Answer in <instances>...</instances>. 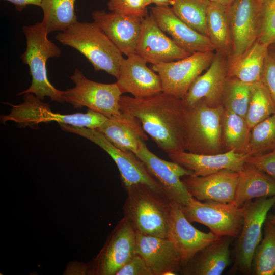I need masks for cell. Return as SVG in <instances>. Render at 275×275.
<instances>
[{
  "instance_id": "10",
  "label": "cell",
  "mask_w": 275,
  "mask_h": 275,
  "mask_svg": "<svg viewBox=\"0 0 275 275\" xmlns=\"http://www.w3.org/2000/svg\"><path fill=\"white\" fill-rule=\"evenodd\" d=\"M181 208L189 222L205 225L218 237L234 238L238 237L241 231L245 205L238 207L233 203L204 202L191 197Z\"/></svg>"
},
{
  "instance_id": "7",
  "label": "cell",
  "mask_w": 275,
  "mask_h": 275,
  "mask_svg": "<svg viewBox=\"0 0 275 275\" xmlns=\"http://www.w3.org/2000/svg\"><path fill=\"white\" fill-rule=\"evenodd\" d=\"M59 125L63 130L81 136L107 152L118 168L125 189L135 185L144 184L166 195L162 187L145 164L133 152L116 147L96 129Z\"/></svg>"
},
{
  "instance_id": "39",
  "label": "cell",
  "mask_w": 275,
  "mask_h": 275,
  "mask_svg": "<svg viewBox=\"0 0 275 275\" xmlns=\"http://www.w3.org/2000/svg\"><path fill=\"white\" fill-rule=\"evenodd\" d=\"M246 163L275 179V149L264 154L250 156L246 159Z\"/></svg>"
},
{
  "instance_id": "16",
  "label": "cell",
  "mask_w": 275,
  "mask_h": 275,
  "mask_svg": "<svg viewBox=\"0 0 275 275\" xmlns=\"http://www.w3.org/2000/svg\"><path fill=\"white\" fill-rule=\"evenodd\" d=\"M136 233L130 222L123 217L98 258V274L116 275L136 254Z\"/></svg>"
},
{
  "instance_id": "6",
  "label": "cell",
  "mask_w": 275,
  "mask_h": 275,
  "mask_svg": "<svg viewBox=\"0 0 275 275\" xmlns=\"http://www.w3.org/2000/svg\"><path fill=\"white\" fill-rule=\"evenodd\" d=\"M12 106L9 114L1 116L3 123L9 121L21 126H33L44 122L54 121L74 126L97 129L107 119L104 116L89 109L86 113L61 114L53 112L47 103H43L32 93L24 94L23 102Z\"/></svg>"
},
{
  "instance_id": "44",
  "label": "cell",
  "mask_w": 275,
  "mask_h": 275,
  "mask_svg": "<svg viewBox=\"0 0 275 275\" xmlns=\"http://www.w3.org/2000/svg\"><path fill=\"white\" fill-rule=\"evenodd\" d=\"M267 218L270 222L275 225V214H268Z\"/></svg>"
},
{
  "instance_id": "21",
  "label": "cell",
  "mask_w": 275,
  "mask_h": 275,
  "mask_svg": "<svg viewBox=\"0 0 275 275\" xmlns=\"http://www.w3.org/2000/svg\"><path fill=\"white\" fill-rule=\"evenodd\" d=\"M136 253L144 259L154 275L176 274L183 266L179 252L168 238L136 232Z\"/></svg>"
},
{
  "instance_id": "12",
  "label": "cell",
  "mask_w": 275,
  "mask_h": 275,
  "mask_svg": "<svg viewBox=\"0 0 275 275\" xmlns=\"http://www.w3.org/2000/svg\"><path fill=\"white\" fill-rule=\"evenodd\" d=\"M262 3L258 0H235L228 8L232 41L229 63L240 57L259 37Z\"/></svg>"
},
{
  "instance_id": "15",
  "label": "cell",
  "mask_w": 275,
  "mask_h": 275,
  "mask_svg": "<svg viewBox=\"0 0 275 275\" xmlns=\"http://www.w3.org/2000/svg\"><path fill=\"white\" fill-rule=\"evenodd\" d=\"M135 155L158 181L170 200L181 206L186 204L192 197L181 178L193 175L192 171L175 162L161 159L149 150L145 143Z\"/></svg>"
},
{
  "instance_id": "30",
  "label": "cell",
  "mask_w": 275,
  "mask_h": 275,
  "mask_svg": "<svg viewBox=\"0 0 275 275\" xmlns=\"http://www.w3.org/2000/svg\"><path fill=\"white\" fill-rule=\"evenodd\" d=\"M76 0H42L43 17L41 21L47 32L63 31L75 23Z\"/></svg>"
},
{
  "instance_id": "47",
  "label": "cell",
  "mask_w": 275,
  "mask_h": 275,
  "mask_svg": "<svg viewBox=\"0 0 275 275\" xmlns=\"http://www.w3.org/2000/svg\"><path fill=\"white\" fill-rule=\"evenodd\" d=\"M260 3H263L265 0H258Z\"/></svg>"
},
{
  "instance_id": "24",
  "label": "cell",
  "mask_w": 275,
  "mask_h": 275,
  "mask_svg": "<svg viewBox=\"0 0 275 275\" xmlns=\"http://www.w3.org/2000/svg\"><path fill=\"white\" fill-rule=\"evenodd\" d=\"M233 237L222 236L198 251L181 268L185 275H220L230 262V246Z\"/></svg>"
},
{
  "instance_id": "25",
  "label": "cell",
  "mask_w": 275,
  "mask_h": 275,
  "mask_svg": "<svg viewBox=\"0 0 275 275\" xmlns=\"http://www.w3.org/2000/svg\"><path fill=\"white\" fill-rule=\"evenodd\" d=\"M96 129L116 147L135 154L148 139L140 121L124 113L118 117L107 118Z\"/></svg>"
},
{
  "instance_id": "27",
  "label": "cell",
  "mask_w": 275,
  "mask_h": 275,
  "mask_svg": "<svg viewBox=\"0 0 275 275\" xmlns=\"http://www.w3.org/2000/svg\"><path fill=\"white\" fill-rule=\"evenodd\" d=\"M269 46L258 39L240 57L229 63V76L249 84L261 82Z\"/></svg>"
},
{
  "instance_id": "29",
  "label": "cell",
  "mask_w": 275,
  "mask_h": 275,
  "mask_svg": "<svg viewBox=\"0 0 275 275\" xmlns=\"http://www.w3.org/2000/svg\"><path fill=\"white\" fill-rule=\"evenodd\" d=\"M250 133L244 117L224 107L222 121L224 152L234 150L246 154Z\"/></svg>"
},
{
  "instance_id": "20",
  "label": "cell",
  "mask_w": 275,
  "mask_h": 275,
  "mask_svg": "<svg viewBox=\"0 0 275 275\" xmlns=\"http://www.w3.org/2000/svg\"><path fill=\"white\" fill-rule=\"evenodd\" d=\"M150 13L161 30L189 53L214 50L208 37L196 31L181 20L171 7L153 6Z\"/></svg>"
},
{
  "instance_id": "17",
  "label": "cell",
  "mask_w": 275,
  "mask_h": 275,
  "mask_svg": "<svg viewBox=\"0 0 275 275\" xmlns=\"http://www.w3.org/2000/svg\"><path fill=\"white\" fill-rule=\"evenodd\" d=\"M239 172L224 169L205 176L189 175L182 181L190 196L201 201L232 203Z\"/></svg>"
},
{
  "instance_id": "3",
  "label": "cell",
  "mask_w": 275,
  "mask_h": 275,
  "mask_svg": "<svg viewBox=\"0 0 275 275\" xmlns=\"http://www.w3.org/2000/svg\"><path fill=\"white\" fill-rule=\"evenodd\" d=\"M22 30L26 46L21 59L29 67L32 81L26 90L18 95L32 93L41 100L47 96L52 101L64 102L63 91L56 89L49 81L46 67L48 59L59 57L61 49L48 38V32L42 22L23 26Z\"/></svg>"
},
{
  "instance_id": "28",
  "label": "cell",
  "mask_w": 275,
  "mask_h": 275,
  "mask_svg": "<svg viewBox=\"0 0 275 275\" xmlns=\"http://www.w3.org/2000/svg\"><path fill=\"white\" fill-rule=\"evenodd\" d=\"M206 22L208 37L214 50L229 59L232 52V41L228 8L210 1Z\"/></svg>"
},
{
  "instance_id": "13",
  "label": "cell",
  "mask_w": 275,
  "mask_h": 275,
  "mask_svg": "<svg viewBox=\"0 0 275 275\" xmlns=\"http://www.w3.org/2000/svg\"><path fill=\"white\" fill-rule=\"evenodd\" d=\"M228 76V58L216 52L206 72L194 80L182 99L185 107H190L200 101L211 107L223 106V94Z\"/></svg>"
},
{
  "instance_id": "14",
  "label": "cell",
  "mask_w": 275,
  "mask_h": 275,
  "mask_svg": "<svg viewBox=\"0 0 275 275\" xmlns=\"http://www.w3.org/2000/svg\"><path fill=\"white\" fill-rule=\"evenodd\" d=\"M135 53L152 65L177 61L191 54L161 30L150 13L142 19Z\"/></svg>"
},
{
  "instance_id": "42",
  "label": "cell",
  "mask_w": 275,
  "mask_h": 275,
  "mask_svg": "<svg viewBox=\"0 0 275 275\" xmlns=\"http://www.w3.org/2000/svg\"><path fill=\"white\" fill-rule=\"evenodd\" d=\"M152 3L157 6H171L174 0H151Z\"/></svg>"
},
{
  "instance_id": "8",
  "label": "cell",
  "mask_w": 275,
  "mask_h": 275,
  "mask_svg": "<svg viewBox=\"0 0 275 275\" xmlns=\"http://www.w3.org/2000/svg\"><path fill=\"white\" fill-rule=\"evenodd\" d=\"M74 87L63 91L64 102L75 108L87 107L107 118L118 117L122 113L120 100L122 93L116 82L104 84L88 79L78 69L70 77Z\"/></svg>"
},
{
  "instance_id": "18",
  "label": "cell",
  "mask_w": 275,
  "mask_h": 275,
  "mask_svg": "<svg viewBox=\"0 0 275 275\" xmlns=\"http://www.w3.org/2000/svg\"><path fill=\"white\" fill-rule=\"evenodd\" d=\"M147 63L135 53L123 59L116 82L122 94L129 93L140 98L162 92L159 76Z\"/></svg>"
},
{
  "instance_id": "11",
  "label": "cell",
  "mask_w": 275,
  "mask_h": 275,
  "mask_svg": "<svg viewBox=\"0 0 275 275\" xmlns=\"http://www.w3.org/2000/svg\"><path fill=\"white\" fill-rule=\"evenodd\" d=\"M213 51L197 52L183 59L152 65L160 77L162 92L182 99L194 80L211 64Z\"/></svg>"
},
{
  "instance_id": "23",
  "label": "cell",
  "mask_w": 275,
  "mask_h": 275,
  "mask_svg": "<svg viewBox=\"0 0 275 275\" xmlns=\"http://www.w3.org/2000/svg\"><path fill=\"white\" fill-rule=\"evenodd\" d=\"M168 156L173 161L192 171L193 175L205 176L224 169L239 172L250 156L231 150L215 154H199L181 151Z\"/></svg>"
},
{
  "instance_id": "31",
  "label": "cell",
  "mask_w": 275,
  "mask_h": 275,
  "mask_svg": "<svg viewBox=\"0 0 275 275\" xmlns=\"http://www.w3.org/2000/svg\"><path fill=\"white\" fill-rule=\"evenodd\" d=\"M264 236L257 246L252 261L251 274H275V225L266 219Z\"/></svg>"
},
{
  "instance_id": "9",
  "label": "cell",
  "mask_w": 275,
  "mask_h": 275,
  "mask_svg": "<svg viewBox=\"0 0 275 275\" xmlns=\"http://www.w3.org/2000/svg\"><path fill=\"white\" fill-rule=\"evenodd\" d=\"M275 196L256 198L245 203L242 227L234 248V260L230 272L251 274L255 250L262 239V229Z\"/></svg>"
},
{
  "instance_id": "2",
  "label": "cell",
  "mask_w": 275,
  "mask_h": 275,
  "mask_svg": "<svg viewBox=\"0 0 275 275\" xmlns=\"http://www.w3.org/2000/svg\"><path fill=\"white\" fill-rule=\"evenodd\" d=\"M55 38L84 56L95 71H104L118 77L123 53L94 21H77L58 33Z\"/></svg>"
},
{
  "instance_id": "26",
  "label": "cell",
  "mask_w": 275,
  "mask_h": 275,
  "mask_svg": "<svg viewBox=\"0 0 275 275\" xmlns=\"http://www.w3.org/2000/svg\"><path fill=\"white\" fill-rule=\"evenodd\" d=\"M275 196V179L245 162L239 172V180L232 202L238 207L254 198Z\"/></svg>"
},
{
  "instance_id": "19",
  "label": "cell",
  "mask_w": 275,
  "mask_h": 275,
  "mask_svg": "<svg viewBox=\"0 0 275 275\" xmlns=\"http://www.w3.org/2000/svg\"><path fill=\"white\" fill-rule=\"evenodd\" d=\"M171 204L168 238L179 252L183 266L198 251L221 237L211 231L206 233L196 229L185 217L180 205L173 201Z\"/></svg>"
},
{
  "instance_id": "22",
  "label": "cell",
  "mask_w": 275,
  "mask_h": 275,
  "mask_svg": "<svg viewBox=\"0 0 275 275\" xmlns=\"http://www.w3.org/2000/svg\"><path fill=\"white\" fill-rule=\"evenodd\" d=\"M92 17L123 54L135 53L143 18L104 10H95Z\"/></svg>"
},
{
  "instance_id": "33",
  "label": "cell",
  "mask_w": 275,
  "mask_h": 275,
  "mask_svg": "<svg viewBox=\"0 0 275 275\" xmlns=\"http://www.w3.org/2000/svg\"><path fill=\"white\" fill-rule=\"evenodd\" d=\"M275 114V105L262 82L252 84L245 121L250 130Z\"/></svg>"
},
{
  "instance_id": "41",
  "label": "cell",
  "mask_w": 275,
  "mask_h": 275,
  "mask_svg": "<svg viewBox=\"0 0 275 275\" xmlns=\"http://www.w3.org/2000/svg\"><path fill=\"white\" fill-rule=\"evenodd\" d=\"M12 3L18 11H22L26 6L33 5L40 7L42 0H5Z\"/></svg>"
},
{
  "instance_id": "34",
  "label": "cell",
  "mask_w": 275,
  "mask_h": 275,
  "mask_svg": "<svg viewBox=\"0 0 275 275\" xmlns=\"http://www.w3.org/2000/svg\"><path fill=\"white\" fill-rule=\"evenodd\" d=\"M251 86L252 84L228 76L223 94V106L245 118L250 101Z\"/></svg>"
},
{
  "instance_id": "5",
  "label": "cell",
  "mask_w": 275,
  "mask_h": 275,
  "mask_svg": "<svg viewBox=\"0 0 275 275\" xmlns=\"http://www.w3.org/2000/svg\"><path fill=\"white\" fill-rule=\"evenodd\" d=\"M224 107H211L200 101L186 107L185 151L199 154L224 152L222 121Z\"/></svg>"
},
{
  "instance_id": "1",
  "label": "cell",
  "mask_w": 275,
  "mask_h": 275,
  "mask_svg": "<svg viewBox=\"0 0 275 275\" xmlns=\"http://www.w3.org/2000/svg\"><path fill=\"white\" fill-rule=\"evenodd\" d=\"M120 108L136 118L168 155L185 151L186 107L182 99L163 92L140 98L122 96Z\"/></svg>"
},
{
  "instance_id": "35",
  "label": "cell",
  "mask_w": 275,
  "mask_h": 275,
  "mask_svg": "<svg viewBox=\"0 0 275 275\" xmlns=\"http://www.w3.org/2000/svg\"><path fill=\"white\" fill-rule=\"evenodd\" d=\"M275 149V114L257 124L251 130L246 154H264Z\"/></svg>"
},
{
  "instance_id": "46",
  "label": "cell",
  "mask_w": 275,
  "mask_h": 275,
  "mask_svg": "<svg viewBox=\"0 0 275 275\" xmlns=\"http://www.w3.org/2000/svg\"><path fill=\"white\" fill-rule=\"evenodd\" d=\"M272 208H273L274 214H275V203L274 204Z\"/></svg>"
},
{
  "instance_id": "45",
  "label": "cell",
  "mask_w": 275,
  "mask_h": 275,
  "mask_svg": "<svg viewBox=\"0 0 275 275\" xmlns=\"http://www.w3.org/2000/svg\"><path fill=\"white\" fill-rule=\"evenodd\" d=\"M270 48L275 52V44L270 45Z\"/></svg>"
},
{
  "instance_id": "43",
  "label": "cell",
  "mask_w": 275,
  "mask_h": 275,
  "mask_svg": "<svg viewBox=\"0 0 275 275\" xmlns=\"http://www.w3.org/2000/svg\"><path fill=\"white\" fill-rule=\"evenodd\" d=\"M210 1L218 3L228 8L235 0H210Z\"/></svg>"
},
{
  "instance_id": "36",
  "label": "cell",
  "mask_w": 275,
  "mask_h": 275,
  "mask_svg": "<svg viewBox=\"0 0 275 275\" xmlns=\"http://www.w3.org/2000/svg\"><path fill=\"white\" fill-rule=\"evenodd\" d=\"M151 0H108V9L120 14L143 18L148 15Z\"/></svg>"
},
{
  "instance_id": "4",
  "label": "cell",
  "mask_w": 275,
  "mask_h": 275,
  "mask_svg": "<svg viewBox=\"0 0 275 275\" xmlns=\"http://www.w3.org/2000/svg\"><path fill=\"white\" fill-rule=\"evenodd\" d=\"M125 190L127 196L123 208L124 217L130 222L136 232L168 238L172 201L144 184Z\"/></svg>"
},
{
  "instance_id": "38",
  "label": "cell",
  "mask_w": 275,
  "mask_h": 275,
  "mask_svg": "<svg viewBox=\"0 0 275 275\" xmlns=\"http://www.w3.org/2000/svg\"><path fill=\"white\" fill-rule=\"evenodd\" d=\"M261 82L267 89L275 105V52L270 46L265 60Z\"/></svg>"
},
{
  "instance_id": "40",
  "label": "cell",
  "mask_w": 275,
  "mask_h": 275,
  "mask_svg": "<svg viewBox=\"0 0 275 275\" xmlns=\"http://www.w3.org/2000/svg\"><path fill=\"white\" fill-rule=\"evenodd\" d=\"M116 275H154V273L144 259L136 254Z\"/></svg>"
},
{
  "instance_id": "32",
  "label": "cell",
  "mask_w": 275,
  "mask_h": 275,
  "mask_svg": "<svg viewBox=\"0 0 275 275\" xmlns=\"http://www.w3.org/2000/svg\"><path fill=\"white\" fill-rule=\"evenodd\" d=\"M210 3V0H174L171 8L183 22L208 36L206 19Z\"/></svg>"
},
{
  "instance_id": "37",
  "label": "cell",
  "mask_w": 275,
  "mask_h": 275,
  "mask_svg": "<svg viewBox=\"0 0 275 275\" xmlns=\"http://www.w3.org/2000/svg\"><path fill=\"white\" fill-rule=\"evenodd\" d=\"M262 23L259 40L269 46L275 44V0L262 3Z\"/></svg>"
}]
</instances>
